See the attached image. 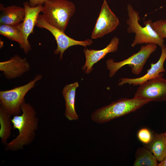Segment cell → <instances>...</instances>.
<instances>
[{
  "instance_id": "obj_1",
  "label": "cell",
  "mask_w": 166,
  "mask_h": 166,
  "mask_svg": "<svg viewBox=\"0 0 166 166\" xmlns=\"http://www.w3.org/2000/svg\"><path fill=\"white\" fill-rule=\"evenodd\" d=\"M21 109L22 114L14 116L11 119L13 128L18 130V134L6 144V150L22 149L25 146L33 142L36 136L39 121L36 110L30 103L25 101L21 105Z\"/></svg>"
},
{
  "instance_id": "obj_2",
  "label": "cell",
  "mask_w": 166,
  "mask_h": 166,
  "mask_svg": "<svg viewBox=\"0 0 166 166\" xmlns=\"http://www.w3.org/2000/svg\"><path fill=\"white\" fill-rule=\"evenodd\" d=\"M127 10L128 17L126 21L128 26L127 32L135 34L134 39L131 44L132 47L143 44H155L161 48L165 45L164 39L160 38L152 28L151 26L152 20L144 21V26L143 27L139 22L140 19L139 13L134 10L130 4L127 6Z\"/></svg>"
},
{
  "instance_id": "obj_3",
  "label": "cell",
  "mask_w": 166,
  "mask_h": 166,
  "mask_svg": "<svg viewBox=\"0 0 166 166\" xmlns=\"http://www.w3.org/2000/svg\"><path fill=\"white\" fill-rule=\"evenodd\" d=\"M149 102L134 97L121 98L96 110L91 118L97 123L103 124L134 112Z\"/></svg>"
},
{
  "instance_id": "obj_4",
  "label": "cell",
  "mask_w": 166,
  "mask_h": 166,
  "mask_svg": "<svg viewBox=\"0 0 166 166\" xmlns=\"http://www.w3.org/2000/svg\"><path fill=\"white\" fill-rule=\"evenodd\" d=\"M76 10L74 4L68 0H47L42 12L45 21L65 32Z\"/></svg>"
},
{
  "instance_id": "obj_5",
  "label": "cell",
  "mask_w": 166,
  "mask_h": 166,
  "mask_svg": "<svg viewBox=\"0 0 166 166\" xmlns=\"http://www.w3.org/2000/svg\"><path fill=\"white\" fill-rule=\"evenodd\" d=\"M42 77L41 74H38L33 80L24 85L10 90L0 91V105L11 116L20 115L22 111L21 106L25 101V96Z\"/></svg>"
},
{
  "instance_id": "obj_6",
  "label": "cell",
  "mask_w": 166,
  "mask_h": 166,
  "mask_svg": "<svg viewBox=\"0 0 166 166\" xmlns=\"http://www.w3.org/2000/svg\"><path fill=\"white\" fill-rule=\"evenodd\" d=\"M157 48V45L149 43L142 46L138 52L121 61L115 62L112 59H108L106 63L107 69L109 71V77H113L119 69L126 65L131 68L133 74H139L142 72L148 58Z\"/></svg>"
},
{
  "instance_id": "obj_7",
  "label": "cell",
  "mask_w": 166,
  "mask_h": 166,
  "mask_svg": "<svg viewBox=\"0 0 166 166\" xmlns=\"http://www.w3.org/2000/svg\"><path fill=\"white\" fill-rule=\"evenodd\" d=\"M36 26L49 31L55 38L57 44V49L54 51V54H60V60L62 59L64 52L70 47L81 45L86 48L93 43V41L88 39L84 41L75 40L66 35L65 32L51 25L45 20L42 14L39 15Z\"/></svg>"
},
{
  "instance_id": "obj_8",
  "label": "cell",
  "mask_w": 166,
  "mask_h": 166,
  "mask_svg": "<svg viewBox=\"0 0 166 166\" xmlns=\"http://www.w3.org/2000/svg\"><path fill=\"white\" fill-rule=\"evenodd\" d=\"M134 98L149 102L166 101V79L159 77L144 83L140 85Z\"/></svg>"
},
{
  "instance_id": "obj_9",
  "label": "cell",
  "mask_w": 166,
  "mask_h": 166,
  "mask_svg": "<svg viewBox=\"0 0 166 166\" xmlns=\"http://www.w3.org/2000/svg\"><path fill=\"white\" fill-rule=\"evenodd\" d=\"M119 24L118 18L110 9L106 1L104 0L92 32L91 38L103 37L114 30Z\"/></svg>"
},
{
  "instance_id": "obj_10",
  "label": "cell",
  "mask_w": 166,
  "mask_h": 166,
  "mask_svg": "<svg viewBox=\"0 0 166 166\" xmlns=\"http://www.w3.org/2000/svg\"><path fill=\"white\" fill-rule=\"evenodd\" d=\"M23 5L25 10V16L23 21L16 27L21 34L28 53L31 49L28 37L31 34L34 33V28L40 13L42 12L43 5L32 7L29 2H26L23 3Z\"/></svg>"
},
{
  "instance_id": "obj_11",
  "label": "cell",
  "mask_w": 166,
  "mask_h": 166,
  "mask_svg": "<svg viewBox=\"0 0 166 166\" xmlns=\"http://www.w3.org/2000/svg\"><path fill=\"white\" fill-rule=\"evenodd\" d=\"M161 49V53L159 59L156 63L151 64V68L147 70V73L144 75L136 78H121L118 85L121 86L128 84L133 85H140L148 80L163 77V73L165 71L164 65L166 59V45Z\"/></svg>"
},
{
  "instance_id": "obj_12",
  "label": "cell",
  "mask_w": 166,
  "mask_h": 166,
  "mask_svg": "<svg viewBox=\"0 0 166 166\" xmlns=\"http://www.w3.org/2000/svg\"><path fill=\"white\" fill-rule=\"evenodd\" d=\"M30 65L26 58L15 55L8 60L0 62V70L6 78L12 79L28 72Z\"/></svg>"
},
{
  "instance_id": "obj_13",
  "label": "cell",
  "mask_w": 166,
  "mask_h": 166,
  "mask_svg": "<svg viewBox=\"0 0 166 166\" xmlns=\"http://www.w3.org/2000/svg\"><path fill=\"white\" fill-rule=\"evenodd\" d=\"M119 42V38L115 37L112 39L109 45L103 49L96 50L84 49V52L86 61L82 69L85 70V73H90L93 70V66L94 64L104 58L108 53L117 51Z\"/></svg>"
},
{
  "instance_id": "obj_14",
  "label": "cell",
  "mask_w": 166,
  "mask_h": 166,
  "mask_svg": "<svg viewBox=\"0 0 166 166\" xmlns=\"http://www.w3.org/2000/svg\"><path fill=\"white\" fill-rule=\"evenodd\" d=\"M0 24L17 26L23 20L25 15L24 7L14 5L4 7L0 4Z\"/></svg>"
},
{
  "instance_id": "obj_15",
  "label": "cell",
  "mask_w": 166,
  "mask_h": 166,
  "mask_svg": "<svg viewBox=\"0 0 166 166\" xmlns=\"http://www.w3.org/2000/svg\"><path fill=\"white\" fill-rule=\"evenodd\" d=\"M79 86L76 82L68 84L63 88L62 94L65 101V115L69 121H76L79 118L75 109L76 90Z\"/></svg>"
},
{
  "instance_id": "obj_16",
  "label": "cell",
  "mask_w": 166,
  "mask_h": 166,
  "mask_svg": "<svg viewBox=\"0 0 166 166\" xmlns=\"http://www.w3.org/2000/svg\"><path fill=\"white\" fill-rule=\"evenodd\" d=\"M144 147L148 149L160 162L166 156V136L165 132L155 133L152 139Z\"/></svg>"
},
{
  "instance_id": "obj_17",
  "label": "cell",
  "mask_w": 166,
  "mask_h": 166,
  "mask_svg": "<svg viewBox=\"0 0 166 166\" xmlns=\"http://www.w3.org/2000/svg\"><path fill=\"white\" fill-rule=\"evenodd\" d=\"M0 34L10 40L18 43L26 54L28 53L21 34L16 26L0 25Z\"/></svg>"
},
{
  "instance_id": "obj_18",
  "label": "cell",
  "mask_w": 166,
  "mask_h": 166,
  "mask_svg": "<svg viewBox=\"0 0 166 166\" xmlns=\"http://www.w3.org/2000/svg\"><path fill=\"white\" fill-rule=\"evenodd\" d=\"M135 157L134 166H158L156 157L145 147L138 148Z\"/></svg>"
},
{
  "instance_id": "obj_19",
  "label": "cell",
  "mask_w": 166,
  "mask_h": 166,
  "mask_svg": "<svg viewBox=\"0 0 166 166\" xmlns=\"http://www.w3.org/2000/svg\"><path fill=\"white\" fill-rule=\"evenodd\" d=\"M11 116L0 106V137L2 144H7V141L10 136L12 128Z\"/></svg>"
},
{
  "instance_id": "obj_20",
  "label": "cell",
  "mask_w": 166,
  "mask_h": 166,
  "mask_svg": "<svg viewBox=\"0 0 166 166\" xmlns=\"http://www.w3.org/2000/svg\"><path fill=\"white\" fill-rule=\"evenodd\" d=\"M151 26L160 38H166V19H160L152 22Z\"/></svg>"
},
{
  "instance_id": "obj_21",
  "label": "cell",
  "mask_w": 166,
  "mask_h": 166,
  "mask_svg": "<svg viewBox=\"0 0 166 166\" xmlns=\"http://www.w3.org/2000/svg\"><path fill=\"white\" fill-rule=\"evenodd\" d=\"M137 136L138 139L144 144L150 143L152 137V135L150 131L146 128H143L139 130Z\"/></svg>"
},
{
  "instance_id": "obj_22",
  "label": "cell",
  "mask_w": 166,
  "mask_h": 166,
  "mask_svg": "<svg viewBox=\"0 0 166 166\" xmlns=\"http://www.w3.org/2000/svg\"><path fill=\"white\" fill-rule=\"evenodd\" d=\"M31 6L35 7L38 5L42 4L47 0H28Z\"/></svg>"
},
{
  "instance_id": "obj_23",
  "label": "cell",
  "mask_w": 166,
  "mask_h": 166,
  "mask_svg": "<svg viewBox=\"0 0 166 166\" xmlns=\"http://www.w3.org/2000/svg\"><path fill=\"white\" fill-rule=\"evenodd\" d=\"M158 166H166V156L158 163Z\"/></svg>"
},
{
  "instance_id": "obj_24",
  "label": "cell",
  "mask_w": 166,
  "mask_h": 166,
  "mask_svg": "<svg viewBox=\"0 0 166 166\" xmlns=\"http://www.w3.org/2000/svg\"><path fill=\"white\" fill-rule=\"evenodd\" d=\"M165 136H166V132H165Z\"/></svg>"
}]
</instances>
